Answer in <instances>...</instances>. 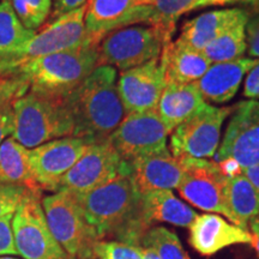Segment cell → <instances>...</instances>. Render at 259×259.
I'll list each match as a JSON object with an SVG mask.
<instances>
[{
	"instance_id": "6da1fadb",
	"label": "cell",
	"mask_w": 259,
	"mask_h": 259,
	"mask_svg": "<svg viewBox=\"0 0 259 259\" xmlns=\"http://www.w3.org/2000/svg\"><path fill=\"white\" fill-rule=\"evenodd\" d=\"M73 194L87 222L100 240L114 238L126 244L141 246V239L149 228L142 216V194L128 173L118 174L87 193Z\"/></svg>"
},
{
	"instance_id": "7a4b0ae2",
	"label": "cell",
	"mask_w": 259,
	"mask_h": 259,
	"mask_svg": "<svg viewBox=\"0 0 259 259\" xmlns=\"http://www.w3.org/2000/svg\"><path fill=\"white\" fill-rule=\"evenodd\" d=\"M118 73L112 66H97L66 97L73 120V137L107 141L125 118L118 92Z\"/></svg>"
},
{
	"instance_id": "3957f363",
	"label": "cell",
	"mask_w": 259,
	"mask_h": 259,
	"mask_svg": "<svg viewBox=\"0 0 259 259\" xmlns=\"http://www.w3.org/2000/svg\"><path fill=\"white\" fill-rule=\"evenodd\" d=\"M99 66L97 46L83 45L21 64L15 71L29 84V90L66 99Z\"/></svg>"
},
{
	"instance_id": "277c9868",
	"label": "cell",
	"mask_w": 259,
	"mask_h": 259,
	"mask_svg": "<svg viewBox=\"0 0 259 259\" xmlns=\"http://www.w3.org/2000/svg\"><path fill=\"white\" fill-rule=\"evenodd\" d=\"M12 138L27 149L73 135L66 99L28 90L12 103Z\"/></svg>"
},
{
	"instance_id": "5b68a950",
	"label": "cell",
	"mask_w": 259,
	"mask_h": 259,
	"mask_svg": "<svg viewBox=\"0 0 259 259\" xmlns=\"http://www.w3.org/2000/svg\"><path fill=\"white\" fill-rule=\"evenodd\" d=\"M41 203L47 225L61 247L74 259H95L94 246L100 239L84 218L76 196L57 191Z\"/></svg>"
},
{
	"instance_id": "8992f818",
	"label": "cell",
	"mask_w": 259,
	"mask_h": 259,
	"mask_svg": "<svg viewBox=\"0 0 259 259\" xmlns=\"http://www.w3.org/2000/svg\"><path fill=\"white\" fill-rule=\"evenodd\" d=\"M171 37L156 25L135 24L112 31L97 46L99 66L126 71L160 58L164 45Z\"/></svg>"
},
{
	"instance_id": "52a82bcc",
	"label": "cell",
	"mask_w": 259,
	"mask_h": 259,
	"mask_svg": "<svg viewBox=\"0 0 259 259\" xmlns=\"http://www.w3.org/2000/svg\"><path fill=\"white\" fill-rule=\"evenodd\" d=\"M42 191L28 190L12 218L16 250L23 259H74L52 234L41 203Z\"/></svg>"
},
{
	"instance_id": "ba28073f",
	"label": "cell",
	"mask_w": 259,
	"mask_h": 259,
	"mask_svg": "<svg viewBox=\"0 0 259 259\" xmlns=\"http://www.w3.org/2000/svg\"><path fill=\"white\" fill-rule=\"evenodd\" d=\"M84 15L85 6H82L44 24L18 51L0 59V70L8 72L35 58L76 50L87 45Z\"/></svg>"
},
{
	"instance_id": "9c48e42d",
	"label": "cell",
	"mask_w": 259,
	"mask_h": 259,
	"mask_svg": "<svg viewBox=\"0 0 259 259\" xmlns=\"http://www.w3.org/2000/svg\"><path fill=\"white\" fill-rule=\"evenodd\" d=\"M233 108L234 107H213L205 103L171 132V154L177 157H213L221 142L222 125L232 114Z\"/></svg>"
},
{
	"instance_id": "30bf717a",
	"label": "cell",
	"mask_w": 259,
	"mask_h": 259,
	"mask_svg": "<svg viewBox=\"0 0 259 259\" xmlns=\"http://www.w3.org/2000/svg\"><path fill=\"white\" fill-rule=\"evenodd\" d=\"M168 135L155 109L127 113L108 139L122 163L127 166L137 158L167 149Z\"/></svg>"
},
{
	"instance_id": "8fae6325",
	"label": "cell",
	"mask_w": 259,
	"mask_h": 259,
	"mask_svg": "<svg viewBox=\"0 0 259 259\" xmlns=\"http://www.w3.org/2000/svg\"><path fill=\"white\" fill-rule=\"evenodd\" d=\"M185 174L178 191L180 196L193 206L208 212L221 213L226 218L227 174L218 162L205 158L186 156Z\"/></svg>"
},
{
	"instance_id": "7c38bea8",
	"label": "cell",
	"mask_w": 259,
	"mask_h": 259,
	"mask_svg": "<svg viewBox=\"0 0 259 259\" xmlns=\"http://www.w3.org/2000/svg\"><path fill=\"white\" fill-rule=\"evenodd\" d=\"M219 149L220 162L233 161L240 169L259 164V101L239 102L233 108Z\"/></svg>"
},
{
	"instance_id": "4fadbf2b",
	"label": "cell",
	"mask_w": 259,
	"mask_h": 259,
	"mask_svg": "<svg viewBox=\"0 0 259 259\" xmlns=\"http://www.w3.org/2000/svg\"><path fill=\"white\" fill-rule=\"evenodd\" d=\"M92 143L89 139L70 136L29 150L32 179L38 189L56 192L61 178L82 157Z\"/></svg>"
},
{
	"instance_id": "5bb4252c",
	"label": "cell",
	"mask_w": 259,
	"mask_h": 259,
	"mask_svg": "<svg viewBox=\"0 0 259 259\" xmlns=\"http://www.w3.org/2000/svg\"><path fill=\"white\" fill-rule=\"evenodd\" d=\"M121 169L122 161L109 139L95 142L89 145L82 157L61 178L57 191L87 193L108 183L120 174Z\"/></svg>"
},
{
	"instance_id": "9a60e30c",
	"label": "cell",
	"mask_w": 259,
	"mask_h": 259,
	"mask_svg": "<svg viewBox=\"0 0 259 259\" xmlns=\"http://www.w3.org/2000/svg\"><path fill=\"white\" fill-rule=\"evenodd\" d=\"M153 8L135 0H88L84 15L87 42L99 46L103 37L118 29L135 24H150Z\"/></svg>"
},
{
	"instance_id": "2e32d148",
	"label": "cell",
	"mask_w": 259,
	"mask_h": 259,
	"mask_svg": "<svg viewBox=\"0 0 259 259\" xmlns=\"http://www.w3.org/2000/svg\"><path fill=\"white\" fill-rule=\"evenodd\" d=\"M166 87L160 58L126 71L118 80V92L127 113L155 111Z\"/></svg>"
},
{
	"instance_id": "e0dca14e",
	"label": "cell",
	"mask_w": 259,
	"mask_h": 259,
	"mask_svg": "<svg viewBox=\"0 0 259 259\" xmlns=\"http://www.w3.org/2000/svg\"><path fill=\"white\" fill-rule=\"evenodd\" d=\"M127 170L141 194L160 190L178 189L185 174L184 157H177L168 149L137 158Z\"/></svg>"
},
{
	"instance_id": "ac0fdd59",
	"label": "cell",
	"mask_w": 259,
	"mask_h": 259,
	"mask_svg": "<svg viewBox=\"0 0 259 259\" xmlns=\"http://www.w3.org/2000/svg\"><path fill=\"white\" fill-rule=\"evenodd\" d=\"M189 228L190 245L205 257L216 254L229 246L251 244L252 241L250 232L229 223L215 213L197 215Z\"/></svg>"
},
{
	"instance_id": "d6986e66",
	"label": "cell",
	"mask_w": 259,
	"mask_h": 259,
	"mask_svg": "<svg viewBox=\"0 0 259 259\" xmlns=\"http://www.w3.org/2000/svg\"><path fill=\"white\" fill-rule=\"evenodd\" d=\"M258 59L240 58L227 63L211 64L205 73L193 84L204 100L225 103L236 95L244 77Z\"/></svg>"
},
{
	"instance_id": "ffe728a7",
	"label": "cell",
	"mask_w": 259,
	"mask_h": 259,
	"mask_svg": "<svg viewBox=\"0 0 259 259\" xmlns=\"http://www.w3.org/2000/svg\"><path fill=\"white\" fill-rule=\"evenodd\" d=\"M160 64L166 84L197 82L211 65L202 51L189 46L179 37L164 45L160 54Z\"/></svg>"
},
{
	"instance_id": "44dd1931",
	"label": "cell",
	"mask_w": 259,
	"mask_h": 259,
	"mask_svg": "<svg viewBox=\"0 0 259 259\" xmlns=\"http://www.w3.org/2000/svg\"><path fill=\"white\" fill-rule=\"evenodd\" d=\"M250 12L240 8L215 10L189 19L181 27L179 38L189 46L203 51L210 42L239 22L250 18Z\"/></svg>"
},
{
	"instance_id": "7402d4cb",
	"label": "cell",
	"mask_w": 259,
	"mask_h": 259,
	"mask_svg": "<svg viewBox=\"0 0 259 259\" xmlns=\"http://www.w3.org/2000/svg\"><path fill=\"white\" fill-rule=\"evenodd\" d=\"M205 103L193 83H168L162 92L156 112L170 134Z\"/></svg>"
},
{
	"instance_id": "603a6c76",
	"label": "cell",
	"mask_w": 259,
	"mask_h": 259,
	"mask_svg": "<svg viewBox=\"0 0 259 259\" xmlns=\"http://www.w3.org/2000/svg\"><path fill=\"white\" fill-rule=\"evenodd\" d=\"M141 208L142 216L149 229L158 222L178 227H190L198 215L187 204L178 199L169 190L142 194Z\"/></svg>"
},
{
	"instance_id": "cb8c5ba5",
	"label": "cell",
	"mask_w": 259,
	"mask_h": 259,
	"mask_svg": "<svg viewBox=\"0 0 259 259\" xmlns=\"http://www.w3.org/2000/svg\"><path fill=\"white\" fill-rule=\"evenodd\" d=\"M227 216L233 225L248 231L259 213V191L242 173L228 177L226 186Z\"/></svg>"
},
{
	"instance_id": "d4e9b609",
	"label": "cell",
	"mask_w": 259,
	"mask_h": 259,
	"mask_svg": "<svg viewBox=\"0 0 259 259\" xmlns=\"http://www.w3.org/2000/svg\"><path fill=\"white\" fill-rule=\"evenodd\" d=\"M0 184L41 191L32 179L29 150L14 138H6L0 144Z\"/></svg>"
},
{
	"instance_id": "484cf974",
	"label": "cell",
	"mask_w": 259,
	"mask_h": 259,
	"mask_svg": "<svg viewBox=\"0 0 259 259\" xmlns=\"http://www.w3.org/2000/svg\"><path fill=\"white\" fill-rule=\"evenodd\" d=\"M248 19L239 22L202 51L210 63H227L242 58L247 51L246 46V24Z\"/></svg>"
},
{
	"instance_id": "4316f807",
	"label": "cell",
	"mask_w": 259,
	"mask_h": 259,
	"mask_svg": "<svg viewBox=\"0 0 259 259\" xmlns=\"http://www.w3.org/2000/svg\"><path fill=\"white\" fill-rule=\"evenodd\" d=\"M35 32L21 23L10 0L0 2V59L18 51Z\"/></svg>"
},
{
	"instance_id": "83f0119b",
	"label": "cell",
	"mask_w": 259,
	"mask_h": 259,
	"mask_svg": "<svg viewBox=\"0 0 259 259\" xmlns=\"http://www.w3.org/2000/svg\"><path fill=\"white\" fill-rule=\"evenodd\" d=\"M139 245L153 251L158 259H190L178 235L166 227H151Z\"/></svg>"
},
{
	"instance_id": "f1b7e54d",
	"label": "cell",
	"mask_w": 259,
	"mask_h": 259,
	"mask_svg": "<svg viewBox=\"0 0 259 259\" xmlns=\"http://www.w3.org/2000/svg\"><path fill=\"white\" fill-rule=\"evenodd\" d=\"M197 0H154L153 21L150 24L156 25L169 37H173L178 19L181 16L194 10Z\"/></svg>"
},
{
	"instance_id": "f546056e",
	"label": "cell",
	"mask_w": 259,
	"mask_h": 259,
	"mask_svg": "<svg viewBox=\"0 0 259 259\" xmlns=\"http://www.w3.org/2000/svg\"><path fill=\"white\" fill-rule=\"evenodd\" d=\"M21 23L31 31H37L52 11V0H10Z\"/></svg>"
},
{
	"instance_id": "4dcf8cb0",
	"label": "cell",
	"mask_w": 259,
	"mask_h": 259,
	"mask_svg": "<svg viewBox=\"0 0 259 259\" xmlns=\"http://www.w3.org/2000/svg\"><path fill=\"white\" fill-rule=\"evenodd\" d=\"M95 259H143L141 246L121 241L99 240L94 246Z\"/></svg>"
},
{
	"instance_id": "1f68e13d",
	"label": "cell",
	"mask_w": 259,
	"mask_h": 259,
	"mask_svg": "<svg viewBox=\"0 0 259 259\" xmlns=\"http://www.w3.org/2000/svg\"><path fill=\"white\" fill-rule=\"evenodd\" d=\"M29 90V84L17 71H10L0 83V107L14 103Z\"/></svg>"
},
{
	"instance_id": "d6a6232c",
	"label": "cell",
	"mask_w": 259,
	"mask_h": 259,
	"mask_svg": "<svg viewBox=\"0 0 259 259\" xmlns=\"http://www.w3.org/2000/svg\"><path fill=\"white\" fill-rule=\"evenodd\" d=\"M29 189L21 185H3L0 184V218L15 212L24 194Z\"/></svg>"
},
{
	"instance_id": "836d02e7",
	"label": "cell",
	"mask_w": 259,
	"mask_h": 259,
	"mask_svg": "<svg viewBox=\"0 0 259 259\" xmlns=\"http://www.w3.org/2000/svg\"><path fill=\"white\" fill-rule=\"evenodd\" d=\"M14 212L0 218V257L2 255H18L16 250L14 233H12Z\"/></svg>"
},
{
	"instance_id": "e575fe53",
	"label": "cell",
	"mask_w": 259,
	"mask_h": 259,
	"mask_svg": "<svg viewBox=\"0 0 259 259\" xmlns=\"http://www.w3.org/2000/svg\"><path fill=\"white\" fill-rule=\"evenodd\" d=\"M246 46L252 59H259V12L248 18L246 24Z\"/></svg>"
},
{
	"instance_id": "d590c367",
	"label": "cell",
	"mask_w": 259,
	"mask_h": 259,
	"mask_svg": "<svg viewBox=\"0 0 259 259\" xmlns=\"http://www.w3.org/2000/svg\"><path fill=\"white\" fill-rule=\"evenodd\" d=\"M227 5H236L240 6L250 12V15L258 14L259 12V0H197L194 10L208 8V6H227Z\"/></svg>"
},
{
	"instance_id": "8d00e7d4",
	"label": "cell",
	"mask_w": 259,
	"mask_h": 259,
	"mask_svg": "<svg viewBox=\"0 0 259 259\" xmlns=\"http://www.w3.org/2000/svg\"><path fill=\"white\" fill-rule=\"evenodd\" d=\"M87 3H88V0H53V3H52V12L50 16L51 21L82 8V6H85Z\"/></svg>"
},
{
	"instance_id": "74e56055",
	"label": "cell",
	"mask_w": 259,
	"mask_h": 259,
	"mask_svg": "<svg viewBox=\"0 0 259 259\" xmlns=\"http://www.w3.org/2000/svg\"><path fill=\"white\" fill-rule=\"evenodd\" d=\"M244 96L250 100H259V59L246 74Z\"/></svg>"
},
{
	"instance_id": "f35d334b",
	"label": "cell",
	"mask_w": 259,
	"mask_h": 259,
	"mask_svg": "<svg viewBox=\"0 0 259 259\" xmlns=\"http://www.w3.org/2000/svg\"><path fill=\"white\" fill-rule=\"evenodd\" d=\"M14 132V109L12 103L0 107V144Z\"/></svg>"
},
{
	"instance_id": "ab89813d",
	"label": "cell",
	"mask_w": 259,
	"mask_h": 259,
	"mask_svg": "<svg viewBox=\"0 0 259 259\" xmlns=\"http://www.w3.org/2000/svg\"><path fill=\"white\" fill-rule=\"evenodd\" d=\"M248 229H251V235H252V241L251 244L253 245L255 253H257V258L259 259V221L257 220H252L248 225Z\"/></svg>"
},
{
	"instance_id": "60d3db41",
	"label": "cell",
	"mask_w": 259,
	"mask_h": 259,
	"mask_svg": "<svg viewBox=\"0 0 259 259\" xmlns=\"http://www.w3.org/2000/svg\"><path fill=\"white\" fill-rule=\"evenodd\" d=\"M241 173L247 178L248 180L253 184V186L259 191V164L258 166L248 167L246 169H242Z\"/></svg>"
},
{
	"instance_id": "b9f144b4",
	"label": "cell",
	"mask_w": 259,
	"mask_h": 259,
	"mask_svg": "<svg viewBox=\"0 0 259 259\" xmlns=\"http://www.w3.org/2000/svg\"><path fill=\"white\" fill-rule=\"evenodd\" d=\"M142 252H143V259H158L157 255L149 248L142 247Z\"/></svg>"
},
{
	"instance_id": "7bdbcfd3",
	"label": "cell",
	"mask_w": 259,
	"mask_h": 259,
	"mask_svg": "<svg viewBox=\"0 0 259 259\" xmlns=\"http://www.w3.org/2000/svg\"><path fill=\"white\" fill-rule=\"evenodd\" d=\"M135 2L138 5H151L154 0H135Z\"/></svg>"
},
{
	"instance_id": "ee69618b",
	"label": "cell",
	"mask_w": 259,
	"mask_h": 259,
	"mask_svg": "<svg viewBox=\"0 0 259 259\" xmlns=\"http://www.w3.org/2000/svg\"><path fill=\"white\" fill-rule=\"evenodd\" d=\"M9 72H10V71H8V72H4V71L0 70V83H2L3 80H4V78L6 77V74H8Z\"/></svg>"
},
{
	"instance_id": "f6af8a7d",
	"label": "cell",
	"mask_w": 259,
	"mask_h": 259,
	"mask_svg": "<svg viewBox=\"0 0 259 259\" xmlns=\"http://www.w3.org/2000/svg\"><path fill=\"white\" fill-rule=\"evenodd\" d=\"M0 259H19V258H15V257H11V255H2Z\"/></svg>"
},
{
	"instance_id": "bcb514c9",
	"label": "cell",
	"mask_w": 259,
	"mask_h": 259,
	"mask_svg": "<svg viewBox=\"0 0 259 259\" xmlns=\"http://www.w3.org/2000/svg\"><path fill=\"white\" fill-rule=\"evenodd\" d=\"M255 220H257V221H259V213H258V216H257V218H255Z\"/></svg>"
}]
</instances>
